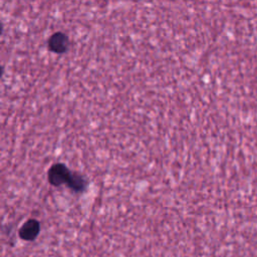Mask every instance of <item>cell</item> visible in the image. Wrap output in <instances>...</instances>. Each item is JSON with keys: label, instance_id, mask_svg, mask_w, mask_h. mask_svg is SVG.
I'll use <instances>...</instances> for the list:
<instances>
[{"label": "cell", "instance_id": "obj_1", "mask_svg": "<svg viewBox=\"0 0 257 257\" xmlns=\"http://www.w3.org/2000/svg\"><path fill=\"white\" fill-rule=\"evenodd\" d=\"M72 172L68 170L63 164H55L48 171V181L54 186H60L62 184H67L70 181Z\"/></svg>", "mask_w": 257, "mask_h": 257}, {"label": "cell", "instance_id": "obj_2", "mask_svg": "<svg viewBox=\"0 0 257 257\" xmlns=\"http://www.w3.org/2000/svg\"><path fill=\"white\" fill-rule=\"evenodd\" d=\"M69 46V39L66 34L62 32L53 33L48 40V47L52 52L55 53H63L67 50Z\"/></svg>", "mask_w": 257, "mask_h": 257}, {"label": "cell", "instance_id": "obj_3", "mask_svg": "<svg viewBox=\"0 0 257 257\" xmlns=\"http://www.w3.org/2000/svg\"><path fill=\"white\" fill-rule=\"evenodd\" d=\"M39 230H40L39 223L36 220L30 219L23 224V226L19 231V235L21 239L30 241V240H33L38 235Z\"/></svg>", "mask_w": 257, "mask_h": 257}]
</instances>
